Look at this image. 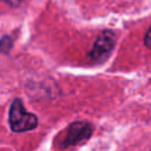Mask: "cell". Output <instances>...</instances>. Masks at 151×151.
Masks as SVG:
<instances>
[{
  "label": "cell",
  "mask_w": 151,
  "mask_h": 151,
  "mask_svg": "<svg viewBox=\"0 0 151 151\" xmlns=\"http://www.w3.org/2000/svg\"><path fill=\"white\" fill-rule=\"evenodd\" d=\"M8 123L14 132H25L33 130L38 125V118L35 114L26 111L20 99H14L9 107Z\"/></svg>",
  "instance_id": "1"
},
{
  "label": "cell",
  "mask_w": 151,
  "mask_h": 151,
  "mask_svg": "<svg viewBox=\"0 0 151 151\" xmlns=\"http://www.w3.org/2000/svg\"><path fill=\"white\" fill-rule=\"evenodd\" d=\"M116 45V35L111 31H104L97 38L88 57L94 63L105 61L112 53Z\"/></svg>",
  "instance_id": "2"
},
{
  "label": "cell",
  "mask_w": 151,
  "mask_h": 151,
  "mask_svg": "<svg viewBox=\"0 0 151 151\" xmlns=\"http://www.w3.org/2000/svg\"><path fill=\"white\" fill-rule=\"evenodd\" d=\"M92 131H93V129L88 123H85V122L72 123L67 130L64 142L61 143L63 147L73 146V145H78V144L86 142L91 137Z\"/></svg>",
  "instance_id": "3"
},
{
  "label": "cell",
  "mask_w": 151,
  "mask_h": 151,
  "mask_svg": "<svg viewBox=\"0 0 151 151\" xmlns=\"http://www.w3.org/2000/svg\"><path fill=\"white\" fill-rule=\"evenodd\" d=\"M11 41H12V40H11V38H9V37H4V38L1 39V41H0V51L4 48V46H6L5 52H8V51L11 50L12 45H7V42H11Z\"/></svg>",
  "instance_id": "4"
},
{
  "label": "cell",
  "mask_w": 151,
  "mask_h": 151,
  "mask_svg": "<svg viewBox=\"0 0 151 151\" xmlns=\"http://www.w3.org/2000/svg\"><path fill=\"white\" fill-rule=\"evenodd\" d=\"M144 42H145V45H146L149 48H151V27L147 29V32H146V34H145Z\"/></svg>",
  "instance_id": "5"
},
{
  "label": "cell",
  "mask_w": 151,
  "mask_h": 151,
  "mask_svg": "<svg viewBox=\"0 0 151 151\" xmlns=\"http://www.w3.org/2000/svg\"><path fill=\"white\" fill-rule=\"evenodd\" d=\"M2 1L7 2V4L11 5V6H17V5H19L20 2H22V0H2Z\"/></svg>",
  "instance_id": "6"
}]
</instances>
